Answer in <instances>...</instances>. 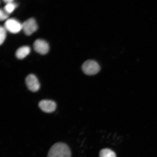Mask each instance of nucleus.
<instances>
[{
    "instance_id": "1",
    "label": "nucleus",
    "mask_w": 157,
    "mask_h": 157,
    "mask_svg": "<svg viewBox=\"0 0 157 157\" xmlns=\"http://www.w3.org/2000/svg\"><path fill=\"white\" fill-rule=\"evenodd\" d=\"M48 157H71V151L65 143H57L51 147Z\"/></svg>"
},
{
    "instance_id": "7",
    "label": "nucleus",
    "mask_w": 157,
    "mask_h": 157,
    "mask_svg": "<svg viewBox=\"0 0 157 157\" xmlns=\"http://www.w3.org/2000/svg\"><path fill=\"white\" fill-rule=\"evenodd\" d=\"M34 48L37 52L40 54L48 53L49 50V46L46 41L42 39H38L34 43Z\"/></svg>"
},
{
    "instance_id": "3",
    "label": "nucleus",
    "mask_w": 157,
    "mask_h": 157,
    "mask_svg": "<svg viewBox=\"0 0 157 157\" xmlns=\"http://www.w3.org/2000/svg\"><path fill=\"white\" fill-rule=\"evenodd\" d=\"M4 27L6 30L13 34H17L22 29V24L14 19H9L6 21Z\"/></svg>"
},
{
    "instance_id": "9",
    "label": "nucleus",
    "mask_w": 157,
    "mask_h": 157,
    "mask_svg": "<svg viewBox=\"0 0 157 157\" xmlns=\"http://www.w3.org/2000/svg\"><path fill=\"white\" fill-rule=\"evenodd\" d=\"M99 157H117L115 153L109 148L103 149L100 151Z\"/></svg>"
},
{
    "instance_id": "8",
    "label": "nucleus",
    "mask_w": 157,
    "mask_h": 157,
    "mask_svg": "<svg viewBox=\"0 0 157 157\" xmlns=\"http://www.w3.org/2000/svg\"><path fill=\"white\" fill-rule=\"evenodd\" d=\"M30 48L27 46H24L19 48L15 53L17 58L19 59H22L26 57L30 53Z\"/></svg>"
},
{
    "instance_id": "12",
    "label": "nucleus",
    "mask_w": 157,
    "mask_h": 157,
    "mask_svg": "<svg viewBox=\"0 0 157 157\" xmlns=\"http://www.w3.org/2000/svg\"><path fill=\"white\" fill-rule=\"evenodd\" d=\"M9 17L8 14L4 10L2 9L0 11V19L1 21H4Z\"/></svg>"
},
{
    "instance_id": "11",
    "label": "nucleus",
    "mask_w": 157,
    "mask_h": 157,
    "mask_svg": "<svg viewBox=\"0 0 157 157\" xmlns=\"http://www.w3.org/2000/svg\"><path fill=\"white\" fill-rule=\"evenodd\" d=\"M6 36V32L5 27L1 26L0 27V44H3Z\"/></svg>"
},
{
    "instance_id": "2",
    "label": "nucleus",
    "mask_w": 157,
    "mask_h": 157,
    "mask_svg": "<svg viewBox=\"0 0 157 157\" xmlns=\"http://www.w3.org/2000/svg\"><path fill=\"white\" fill-rule=\"evenodd\" d=\"M82 69L84 74L88 75H93L100 71L101 67L95 60H88L82 65Z\"/></svg>"
},
{
    "instance_id": "6",
    "label": "nucleus",
    "mask_w": 157,
    "mask_h": 157,
    "mask_svg": "<svg viewBox=\"0 0 157 157\" xmlns=\"http://www.w3.org/2000/svg\"><path fill=\"white\" fill-rule=\"evenodd\" d=\"M38 106L44 112L50 113L54 112L56 108V104L50 100H42L39 101Z\"/></svg>"
},
{
    "instance_id": "4",
    "label": "nucleus",
    "mask_w": 157,
    "mask_h": 157,
    "mask_svg": "<svg viewBox=\"0 0 157 157\" xmlns=\"http://www.w3.org/2000/svg\"><path fill=\"white\" fill-rule=\"evenodd\" d=\"M25 84L28 89L33 92L38 91L40 89V84L38 78L34 75H29L25 79Z\"/></svg>"
},
{
    "instance_id": "13",
    "label": "nucleus",
    "mask_w": 157,
    "mask_h": 157,
    "mask_svg": "<svg viewBox=\"0 0 157 157\" xmlns=\"http://www.w3.org/2000/svg\"><path fill=\"white\" fill-rule=\"evenodd\" d=\"M4 2H5V3H7L13 2V0H5V1H4Z\"/></svg>"
},
{
    "instance_id": "5",
    "label": "nucleus",
    "mask_w": 157,
    "mask_h": 157,
    "mask_svg": "<svg viewBox=\"0 0 157 157\" xmlns=\"http://www.w3.org/2000/svg\"><path fill=\"white\" fill-rule=\"evenodd\" d=\"M38 29V25L35 20L31 18L25 21L22 24V29L25 35H30Z\"/></svg>"
},
{
    "instance_id": "10",
    "label": "nucleus",
    "mask_w": 157,
    "mask_h": 157,
    "mask_svg": "<svg viewBox=\"0 0 157 157\" xmlns=\"http://www.w3.org/2000/svg\"><path fill=\"white\" fill-rule=\"evenodd\" d=\"M17 6V5L13 2L7 3L5 6L4 10L9 14L12 13Z\"/></svg>"
}]
</instances>
